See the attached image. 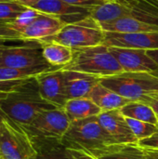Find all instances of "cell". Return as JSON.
Listing matches in <instances>:
<instances>
[{"instance_id": "obj_1", "label": "cell", "mask_w": 158, "mask_h": 159, "mask_svg": "<svg viewBox=\"0 0 158 159\" xmlns=\"http://www.w3.org/2000/svg\"><path fill=\"white\" fill-rule=\"evenodd\" d=\"M56 108L42 98L35 77L0 83V111L21 127Z\"/></svg>"}, {"instance_id": "obj_2", "label": "cell", "mask_w": 158, "mask_h": 159, "mask_svg": "<svg viewBox=\"0 0 158 159\" xmlns=\"http://www.w3.org/2000/svg\"><path fill=\"white\" fill-rule=\"evenodd\" d=\"M61 70L81 72L101 78L124 72L115 57L104 44L74 49L72 61Z\"/></svg>"}, {"instance_id": "obj_3", "label": "cell", "mask_w": 158, "mask_h": 159, "mask_svg": "<svg viewBox=\"0 0 158 159\" xmlns=\"http://www.w3.org/2000/svg\"><path fill=\"white\" fill-rule=\"evenodd\" d=\"M105 32L100 23L90 16L68 22L55 35L38 41L40 43H58L73 49L102 45Z\"/></svg>"}, {"instance_id": "obj_4", "label": "cell", "mask_w": 158, "mask_h": 159, "mask_svg": "<svg viewBox=\"0 0 158 159\" xmlns=\"http://www.w3.org/2000/svg\"><path fill=\"white\" fill-rule=\"evenodd\" d=\"M101 84L129 102H142L145 96L158 93V75L144 72H123L102 77Z\"/></svg>"}, {"instance_id": "obj_5", "label": "cell", "mask_w": 158, "mask_h": 159, "mask_svg": "<svg viewBox=\"0 0 158 159\" xmlns=\"http://www.w3.org/2000/svg\"><path fill=\"white\" fill-rule=\"evenodd\" d=\"M114 143L115 141L102 128L98 116L71 122L61 139V144L65 148L85 151Z\"/></svg>"}, {"instance_id": "obj_6", "label": "cell", "mask_w": 158, "mask_h": 159, "mask_svg": "<svg viewBox=\"0 0 158 159\" xmlns=\"http://www.w3.org/2000/svg\"><path fill=\"white\" fill-rule=\"evenodd\" d=\"M70 120L62 108L47 110L38 115L30 124L23 126L34 145L41 143H61Z\"/></svg>"}, {"instance_id": "obj_7", "label": "cell", "mask_w": 158, "mask_h": 159, "mask_svg": "<svg viewBox=\"0 0 158 159\" xmlns=\"http://www.w3.org/2000/svg\"><path fill=\"white\" fill-rule=\"evenodd\" d=\"M36 156L27 132L6 116L0 126V159H34Z\"/></svg>"}, {"instance_id": "obj_8", "label": "cell", "mask_w": 158, "mask_h": 159, "mask_svg": "<svg viewBox=\"0 0 158 159\" xmlns=\"http://www.w3.org/2000/svg\"><path fill=\"white\" fill-rule=\"evenodd\" d=\"M0 67L17 69L57 68L47 62L43 56V46L38 41H26L22 45H7L0 54Z\"/></svg>"}, {"instance_id": "obj_9", "label": "cell", "mask_w": 158, "mask_h": 159, "mask_svg": "<svg viewBox=\"0 0 158 159\" xmlns=\"http://www.w3.org/2000/svg\"><path fill=\"white\" fill-rule=\"evenodd\" d=\"M124 72H144L158 75V66L148 55L147 50L141 48L108 47Z\"/></svg>"}, {"instance_id": "obj_10", "label": "cell", "mask_w": 158, "mask_h": 159, "mask_svg": "<svg viewBox=\"0 0 158 159\" xmlns=\"http://www.w3.org/2000/svg\"><path fill=\"white\" fill-rule=\"evenodd\" d=\"M40 95L57 108H63L67 102L63 72L55 68L35 76Z\"/></svg>"}, {"instance_id": "obj_11", "label": "cell", "mask_w": 158, "mask_h": 159, "mask_svg": "<svg viewBox=\"0 0 158 159\" xmlns=\"http://www.w3.org/2000/svg\"><path fill=\"white\" fill-rule=\"evenodd\" d=\"M98 120L115 143H138V139L134 136L127 117L124 116L120 109L102 112L98 115Z\"/></svg>"}, {"instance_id": "obj_12", "label": "cell", "mask_w": 158, "mask_h": 159, "mask_svg": "<svg viewBox=\"0 0 158 159\" xmlns=\"http://www.w3.org/2000/svg\"><path fill=\"white\" fill-rule=\"evenodd\" d=\"M103 44L107 47L156 50L158 49V32L138 34L105 33V40Z\"/></svg>"}, {"instance_id": "obj_13", "label": "cell", "mask_w": 158, "mask_h": 159, "mask_svg": "<svg viewBox=\"0 0 158 159\" xmlns=\"http://www.w3.org/2000/svg\"><path fill=\"white\" fill-rule=\"evenodd\" d=\"M68 22L61 17L40 13L21 34L22 41H41L59 33Z\"/></svg>"}, {"instance_id": "obj_14", "label": "cell", "mask_w": 158, "mask_h": 159, "mask_svg": "<svg viewBox=\"0 0 158 159\" xmlns=\"http://www.w3.org/2000/svg\"><path fill=\"white\" fill-rule=\"evenodd\" d=\"M67 100L88 98L93 88L101 83V77L76 71L61 70Z\"/></svg>"}, {"instance_id": "obj_15", "label": "cell", "mask_w": 158, "mask_h": 159, "mask_svg": "<svg viewBox=\"0 0 158 159\" xmlns=\"http://www.w3.org/2000/svg\"><path fill=\"white\" fill-rule=\"evenodd\" d=\"M24 6L36 9L39 12L45 14L61 17V19L67 16H77L85 18L87 16H89L90 10L92 8L73 6L62 0H36Z\"/></svg>"}, {"instance_id": "obj_16", "label": "cell", "mask_w": 158, "mask_h": 159, "mask_svg": "<svg viewBox=\"0 0 158 159\" xmlns=\"http://www.w3.org/2000/svg\"><path fill=\"white\" fill-rule=\"evenodd\" d=\"M87 152L96 159H148L138 143H114Z\"/></svg>"}, {"instance_id": "obj_17", "label": "cell", "mask_w": 158, "mask_h": 159, "mask_svg": "<svg viewBox=\"0 0 158 159\" xmlns=\"http://www.w3.org/2000/svg\"><path fill=\"white\" fill-rule=\"evenodd\" d=\"M105 33H119V34H138L158 32V26L147 23L136 18L127 16L118 19L115 21L100 24Z\"/></svg>"}, {"instance_id": "obj_18", "label": "cell", "mask_w": 158, "mask_h": 159, "mask_svg": "<svg viewBox=\"0 0 158 159\" xmlns=\"http://www.w3.org/2000/svg\"><path fill=\"white\" fill-rule=\"evenodd\" d=\"M88 99H90L102 110V112L121 109L124 105L129 102L128 100L124 99L122 96L111 90L110 89L104 87L101 83L93 88L89 93Z\"/></svg>"}, {"instance_id": "obj_19", "label": "cell", "mask_w": 158, "mask_h": 159, "mask_svg": "<svg viewBox=\"0 0 158 159\" xmlns=\"http://www.w3.org/2000/svg\"><path fill=\"white\" fill-rule=\"evenodd\" d=\"M89 16L100 24L108 23L129 16V9L128 7L119 0L103 2L99 6L93 7L90 10Z\"/></svg>"}, {"instance_id": "obj_20", "label": "cell", "mask_w": 158, "mask_h": 159, "mask_svg": "<svg viewBox=\"0 0 158 159\" xmlns=\"http://www.w3.org/2000/svg\"><path fill=\"white\" fill-rule=\"evenodd\" d=\"M70 122L85 119L102 113V110L88 98H79L67 101L62 108Z\"/></svg>"}, {"instance_id": "obj_21", "label": "cell", "mask_w": 158, "mask_h": 159, "mask_svg": "<svg viewBox=\"0 0 158 159\" xmlns=\"http://www.w3.org/2000/svg\"><path fill=\"white\" fill-rule=\"evenodd\" d=\"M43 56L47 62L53 67L61 69L69 64L74 57V49L58 43H41Z\"/></svg>"}, {"instance_id": "obj_22", "label": "cell", "mask_w": 158, "mask_h": 159, "mask_svg": "<svg viewBox=\"0 0 158 159\" xmlns=\"http://www.w3.org/2000/svg\"><path fill=\"white\" fill-rule=\"evenodd\" d=\"M127 118H132L143 122H148L158 126V118L154 110L144 102H129L120 109Z\"/></svg>"}, {"instance_id": "obj_23", "label": "cell", "mask_w": 158, "mask_h": 159, "mask_svg": "<svg viewBox=\"0 0 158 159\" xmlns=\"http://www.w3.org/2000/svg\"><path fill=\"white\" fill-rule=\"evenodd\" d=\"M55 69V68H52ZM59 69V68H58ZM51 69L45 68H32V69H17L8 67H0V83L17 81L31 77H35L38 75Z\"/></svg>"}, {"instance_id": "obj_24", "label": "cell", "mask_w": 158, "mask_h": 159, "mask_svg": "<svg viewBox=\"0 0 158 159\" xmlns=\"http://www.w3.org/2000/svg\"><path fill=\"white\" fill-rule=\"evenodd\" d=\"M34 146L37 152L34 159H66V148L61 143H41Z\"/></svg>"}, {"instance_id": "obj_25", "label": "cell", "mask_w": 158, "mask_h": 159, "mask_svg": "<svg viewBox=\"0 0 158 159\" xmlns=\"http://www.w3.org/2000/svg\"><path fill=\"white\" fill-rule=\"evenodd\" d=\"M26 7L17 1H0V23L7 24L13 21Z\"/></svg>"}, {"instance_id": "obj_26", "label": "cell", "mask_w": 158, "mask_h": 159, "mask_svg": "<svg viewBox=\"0 0 158 159\" xmlns=\"http://www.w3.org/2000/svg\"><path fill=\"white\" fill-rule=\"evenodd\" d=\"M41 12H39L38 10L27 7L26 9L23 10L13 21L7 23V25L10 29H12L21 34L24 32V30L34 22V20L38 17V15Z\"/></svg>"}, {"instance_id": "obj_27", "label": "cell", "mask_w": 158, "mask_h": 159, "mask_svg": "<svg viewBox=\"0 0 158 159\" xmlns=\"http://www.w3.org/2000/svg\"><path fill=\"white\" fill-rule=\"evenodd\" d=\"M127 121L138 141L149 138L158 131V126L148 122H143L132 118H127Z\"/></svg>"}, {"instance_id": "obj_28", "label": "cell", "mask_w": 158, "mask_h": 159, "mask_svg": "<svg viewBox=\"0 0 158 159\" xmlns=\"http://www.w3.org/2000/svg\"><path fill=\"white\" fill-rule=\"evenodd\" d=\"M0 39L7 40H21V34L12 29H10L7 24L0 23Z\"/></svg>"}, {"instance_id": "obj_29", "label": "cell", "mask_w": 158, "mask_h": 159, "mask_svg": "<svg viewBox=\"0 0 158 159\" xmlns=\"http://www.w3.org/2000/svg\"><path fill=\"white\" fill-rule=\"evenodd\" d=\"M138 145L142 149L158 150V131L149 138L140 140L138 142Z\"/></svg>"}, {"instance_id": "obj_30", "label": "cell", "mask_w": 158, "mask_h": 159, "mask_svg": "<svg viewBox=\"0 0 158 159\" xmlns=\"http://www.w3.org/2000/svg\"><path fill=\"white\" fill-rule=\"evenodd\" d=\"M66 159H96L85 150H74L66 148Z\"/></svg>"}, {"instance_id": "obj_31", "label": "cell", "mask_w": 158, "mask_h": 159, "mask_svg": "<svg viewBox=\"0 0 158 159\" xmlns=\"http://www.w3.org/2000/svg\"><path fill=\"white\" fill-rule=\"evenodd\" d=\"M70 5L77 6V7H93L96 6H99L103 3L102 0H62Z\"/></svg>"}, {"instance_id": "obj_32", "label": "cell", "mask_w": 158, "mask_h": 159, "mask_svg": "<svg viewBox=\"0 0 158 159\" xmlns=\"http://www.w3.org/2000/svg\"><path fill=\"white\" fill-rule=\"evenodd\" d=\"M142 102H144L147 105H149L154 110V112L156 113L158 118V93H154V94L145 96L142 99Z\"/></svg>"}, {"instance_id": "obj_33", "label": "cell", "mask_w": 158, "mask_h": 159, "mask_svg": "<svg viewBox=\"0 0 158 159\" xmlns=\"http://www.w3.org/2000/svg\"><path fill=\"white\" fill-rule=\"evenodd\" d=\"M148 159H158V150L143 149Z\"/></svg>"}, {"instance_id": "obj_34", "label": "cell", "mask_w": 158, "mask_h": 159, "mask_svg": "<svg viewBox=\"0 0 158 159\" xmlns=\"http://www.w3.org/2000/svg\"><path fill=\"white\" fill-rule=\"evenodd\" d=\"M147 53L155 61V62L157 64L158 66V49H156V50H147Z\"/></svg>"}, {"instance_id": "obj_35", "label": "cell", "mask_w": 158, "mask_h": 159, "mask_svg": "<svg viewBox=\"0 0 158 159\" xmlns=\"http://www.w3.org/2000/svg\"><path fill=\"white\" fill-rule=\"evenodd\" d=\"M7 41H8V40H7V39H0V54H1V52H2V50L7 46V45L6 44Z\"/></svg>"}, {"instance_id": "obj_36", "label": "cell", "mask_w": 158, "mask_h": 159, "mask_svg": "<svg viewBox=\"0 0 158 159\" xmlns=\"http://www.w3.org/2000/svg\"><path fill=\"white\" fill-rule=\"evenodd\" d=\"M14 1H17L19 3H20L21 5H26V4H29V3H32V2H34L36 0H14Z\"/></svg>"}, {"instance_id": "obj_37", "label": "cell", "mask_w": 158, "mask_h": 159, "mask_svg": "<svg viewBox=\"0 0 158 159\" xmlns=\"http://www.w3.org/2000/svg\"><path fill=\"white\" fill-rule=\"evenodd\" d=\"M5 116H6V115L3 114V113L0 111V126H1V123H2V121H3V119L5 118Z\"/></svg>"}, {"instance_id": "obj_38", "label": "cell", "mask_w": 158, "mask_h": 159, "mask_svg": "<svg viewBox=\"0 0 158 159\" xmlns=\"http://www.w3.org/2000/svg\"><path fill=\"white\" fill-rule=\"evenodd\" d=\"M103 2H113V1H116V0H102Z\"/></svg>"}, {"instance_id": "obj_39", "label": "cell", "mask_w": 158, "mask_h": 159, "mask_svg": "<svg viewBox=\"0 0 158 159\" xmlns=\"http://www.w3.org/2000/svg\"><path fill=\"white\" fill-rule=\"evenodd\" d=\"M0 1H8V0H0Z\"/></svg>"}, {"instance_id": "obj_40", "label": "cell", "mask_w": 158, "mask_h": 159, "mask_svg": "<svg viewBox=\"0 0 158 159\" xmlns=\"http://www.w3.org/2000/svg\"><path fill=\"white\" fill-rule=\"evenodd\" d=\"M8 1H14V0H8Z\"/></svg>"}]
</instances>
